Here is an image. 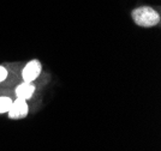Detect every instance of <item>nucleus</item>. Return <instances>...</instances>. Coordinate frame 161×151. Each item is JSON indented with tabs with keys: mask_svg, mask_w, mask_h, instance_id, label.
<instances>
[{
	"mask_svg": "<svg viewBox=\"0 0 161 151\" xmlns=\"http://www.w3.org/2000/svg\"><path fill=\"white\" fill-rule=\"evenodd\" d=\"M132 19L137 25L143 26V28H150L159 24L160 16L154 8L142 6L132 11Z\"/></svg>",
	"mask_w": 161,
	"mask_h": 151,
	"instance_id": "obj_1",
	"label": "nucleus"
},
{
	"mask_svg": "<svg viewBox=\"0 0 161 151\" xmlns=\"http://www.w3.org/2000/svg\"><path fill=\"white\" fill-rule=\"evenodd\" d=\"M28 112H29V107H28L27 100L17 99L12 101V105L8 109V118L10 119H23L27 116Z\"/></svg>",
	"mask_w": 161,
	"mask_h": 151,
	"instance_id": "obj_2",
	"label": "nucleus"
},
{
	"mask_svg": "<svg viewBox=\"0 0 161 151\" xmlns=\"http://www.w3.org/2000/svg\"><path fill=\"white\" fill-rule=\"evenodd\" d=\"M42 66L39 60H31L29 61L27 65L24 66L22 71V78L27 83H33L35 79L40 76Z\"/></svg>",
	"mask_w": 161,
	"mask_h": 151,
	"instance_id": "obj_3",
	"label": "nucleus"
},
{
	"mask_svg": "<svg viewBox=\"0 0 161 151\" xmlns=\"http://www.w3.org/2000/svg\"><path fill=\"white\" fill-rule=\"evenodd\" d=\"M34 91H35V86L33 85V83L23 82L22 84H19V85L16 88V96L18 99L29 100L31 99Z\"/></svg>",
	"mask_w": 161,
	"mask_h": 151,
	"instance_id": "obj_4",
	"label": "nucleus"
},
{
	"mask_svg": "<svg viewBox=\"0 0 161 151\" xmlns=\"http://www.w3.org/2000/svg\"><path fill=\"white\" fill-rule=\"evenodd\" d=\"M12 105V100L7 96H0V114L7 113Z\"/></svg>",
	"mask_w": 161,
	"mask_h": 151,
	"instance_id": "obj_5",
	"label": "nucleus"
},
{
	"mask_svg": "<svg viewBox=\"0 0 161 151\" xmlns=\"http://www.w3.org/2000/svg\"><path fill=\"white\" fill-rule=\"evenodd\" d=\"M7 77V71L4 66H0V82H4Z\"/></svg>",
	"mask_w": 161,
	"mask_h": 151,
	"instance_id": "obj_6",
	"label": "nucleus"
}]
</instances>
